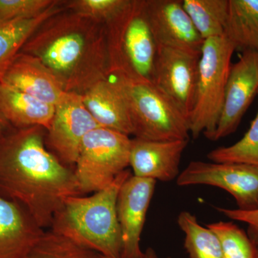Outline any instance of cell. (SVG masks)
<instances>
[{
  "label": "cell",
  "instance_id": "11",
  "mask_svg": "<svg viewBox=\"0 0 258 258\" xmlns=\"http://www.w3.org/2000/svg\"><path fill=\"white\" fill-rule=\"evenodd\" d=\"M258 93V53L244 51L231 66L221 113L210 140L216 142L236 132Z\"/></svg>",
  "mask_w": 258,
  "mask_h": 258
},
{
  "label": "cell",
  "instance_id": "25",
  "mask_svg": "<svg viewBox=\"0 0 258 258\" xmlns=\"http://www.w3.org/2000/svg\"><path fill=\"white\" fill-rule=\"evenodd\" d=\"M221 242L225 258H258L255 246L247 232L232 222H217L206 225Z\"/></svg>",
  "mask_w": 258,
  "mask_h": 258
},
{
  "label": "cell",
  "instance_id": "21",
  "mask_svg": "<svg viewBox=\"0 0 258 258\" xmlns=\"http://www.w3.org/2000/svg\"><path fill=\"white\" fill-rule=\"evenodd\" d=\"M183 5L203 40L225 35L229 0H183Z\"/></svg>",
  "mask_w": 258,
  "mask_h": 258
},
{
  "label": "cell",
  "instance_id": "6",
  "mask_svg": "<svg viewBox=\"0 0 258 258\" xmlns=\"http://www.w3.org/2000/svg\"><path fill=\"white\" fill-rule=\"evenodd\" d=\"M235 50L225 35L204 40L195 100L188 119L194 139L203 134L210 139L216 129Z\"/></svg>",
  "mask_w": 258,
  "mask_h": 258
},
{
  "label": "cell",
  "instance_id": "2",
  "mask_svg": "<svg viewBox=\"0 0 258 258\" xmlns=\"http://www.w3.org/2000/svg\"><path fill=\"white\" fill-rule=\"evenodd\" d=\"M20 52L41 61L66 92L83 95L110 76L106 25L66 8L45 20Z\"/></svg>",
  "mask_w": 258,
  "mask_h": 258
},
{
  "label": "cell",
  "instance_id": "15",
  "mask_svg": "<svg viewBox=\"0 0 258 258\" xmlns=\"http://www.w3.org/2000/svg\"><path fill=\"white\" fill-rule=\"evenodd\" d=\"M0 83L53 106L66 93L41 61L20 52L0 72Z\"/></svg>",
  "mask_w": 258,
  "mask_h": 258
},
{
  "label": "cell",
  "instance_id": "4",
  "mask_svg": "<svg viewBox=\"0 0 258 258\" xmlns=\"http://www.w3.org/2000/svg\"><path fill=\"white\" fill-rule=\"evenodd\" d=\"M106 28L110 75L152 83L158 46L148 21L146 0H129Z\"/></svg>",
  "mask_w": 258,
  "mask_h": 258
},
{
  "label": "cell",
  "instance_id": "24",
  "mask_svg": "<svg viewBox=\"0 0 258 258\" xmlns=\"http://www.w3.org/2000/svg\"><path fill=\"white\" fill-rule=\"evenodd\" d=\"M208 158L212 162L242 163L258 167V109L248 131L240 140L228 147L213 149L208 153Z\"/></svg>",
  "mask_w": 258,
  "mask_h": 258
},
{
  "label": "cell",
  "instance_id": "8",
  "mask_svg": "<svg viewBox=\"0 0 258 258\" xmlns=\"http://www.w3.org/2000/svg\"><path fill=\"white\" fill-rule=\"evenodd\" d=\"M180 186L208 185L225 190L238 210H258V167L242 163L191 161L176 178Z\"/></svg>",
  "mask_w": 258,
  "mask_h": 258
},
{
  "label": "cell",
  "instance_id": "14",
  "mask_svg": "<svg viewBox=\"0 0 258 258\" xmlns=\"http://www.w3.org/2000/svg\"><path fill=\"white\" fill-rule=\"evenodd\" d=\"M189 141L132 139L129 166L133 175L163 182L176 179L181 156Z\"/></svg>",
  "mask_w": 258,
  "mask_h": 258
},
{
  "label": "cell",
  "instance_id": "29",
  "mask_svg": "<svg viewBox=\"0 0 258 258\" xmlns=\"http://www.w3.org/2000/svg\"><path fill=\"white\" fill-rule=\"evenodd\" d=\"M10 123H8V120L5 119L4 117L0 113V136L3 135L5 132H6L7 128Z\"/></svg>",
  "mask_w": 258,
  "mask_h": 258
},
{
  "label": "cell",
  "instance_id": "27",
  "mask_svg": "<svg viewBox=\"0 0 258 258\" xmlns=\"http://www.w3.org/2000/svg\"><path fill=\"white\" fill-rule=\"evenodd\" d=\"M58 3V0H0V24L36 16Z\"/></svg>",
  "mask_w": 258,
  "mask_h": 258
},
{
  "label": "cell",
  "instance_id": "12",
  "mask_svg": "<svg viewBox=\"0 0 258 258\" xmlns=\"http://www.w3.org/2000/svg\"><path fill=\"white\" fill-rule=\"evenodd\" d=\"M156 184V180L130 175L120 186L116 203L122 240L120 258L144 257L141 235Z\"/></svg>",
  "mask_w": 258,
  "mask_h": 258
},
{
  "label": "cell",
  "instance_id": "23",
  "mask_svg": "<svg viewBox=\"0 0 258 258\" xmlns=\"http://www.w3.org/2000/svg\"><path fill=\"white\" fill-rule=\"evenodd\" d=\"M27 258H106L52 230L45 231Z\"/></svg>",
  "mask_w": 258,
  "mask_h": 258
},
{
  "label": "cell",
  "instance_id": "7",
  "mask_svg": "<svg viewBox=\"0 0 258 258\" xmlns=\"http://www.w3.org/2000/svg\"><path fill=\"white\" fill-rule=\"evenodd\" d=\"M129 136L98 127L85 137L74 170L82 195L105 189L129 166Z\"/></svg>",
  "mask_w": 258,
  "mask_h": 258
},
{
  "label": "cell",
  "instance_id": "10",
  "mask_svg": "<svg viewBox=\"0 0 258 258\" xmlns=\"http://www.w3.org/2000/svg\"><path fill=\"white\" fill-rule=\"evenodd\" d=\"M201 52L158 47L152 83L189 119Z\"/></svg>",
  "mask_w": 258,
  "mask_h": 258
},
{
  "label": "cell",
  "instance_id": "30",
  "mask_svg": "<svg viewBox=\"0 0 258 258\" xmlns=\"http://www.w3.org/2000/svg\"><path fill=\"white\" fill-rule=\"evenodd\" d=\"M143 258H160L158 255L157 252L154 250V249L152 248V247H149L146 249L145 252H144V257ZM165 258H171V257H167Z\"/></svg>",
  "mask_w": 258,
  "mask_h": 258
},
{
  "label": "cell",
  "instance_id": "13",
  "mask_svg": "<svg viewBox=\"0 0 258 258\" xmlns=\"http://www.w3.org/2000/svg\"><path fill=\"white\" fill-rule=\"evenodd\" d=\"M148 21L157 46L201 52L204 40L183 0H146Z\"/></svg>",
  "mask_w": 258,
  "mask_h": 258
},
{
  "label": "cell",
  "instance_id": "3",
  "mask_svg": "<svg viewBox=\"0 0 258 258\" xmlns=\"http://www.w3.org/2000/svg\"><path fill=\"white\" fill-rule=\"evenodd\" d=\"M131 174L125 169L109 186L88 197L64 200L48 230L64 236L106 258H120L121 234L116 203L123 183Z\"/></svg>",
  "mask_w": 258,
  "mask_h": 258
},
{
  "label": "cell",
  "instance_id": "5",
  "mask_svg": "<svg viewBox=\"0 0 258 258\" xmlns=\"http://www.w3.org/2000/svg\"><path fill=\"white\" fill-rule=\"evenodd\" d=\"M109 76L124 98L135 138L189 140L188 120L152 83Z\"/></svg>",
  "mask_w": 258,
  "mask_h": 258
},
{
  "label": "cell",
  "instance_id": "9",
  "mask_svg": "<svg viewBox=\"0 0 258 258\" xmlns=\"http://www.w3.org/2000/svg\"><path fill=\"white\" fill-rule=\"evenodd\" d=\"M98 127L81 95L66 92L55 105L45 144L62 164L71 167L76 164L85 137Z\"/></svg>",
  "mask_w": 258,
  "mask_h": 258
},
{
  "label": "cell",
  "instance_id": "20",
  "mask_svg": "<svg viewBox=\"0 0 258 258\" xmlns=\"http://www.w3.org/2000/svg\"><path fill=\"white\" fill-rule=\"evenodd\" d=\"M59 1L41 14L0 24V72L20 52L29 38L45 20L64 9Z\"/></svg>",
  "mask_w": 258,
  "mask_h": 258
},
{
  "label": "cell",
  "instance_id": "28",
  "mask_svg": "<svg viewBox=\"0 0 258 258\" xmlns=\"http://www.w3.org/2000/svg\"><path fill=\"white\" fill-rule=\"evenodd\" d=\"M216 209L217 211L230 220L243 222L247 225V235L253 242L258 252V210L254 211H242L238 209Z\"/></svg>",
  "mask_w": 258,
  "mask_h": 258
},
{
  "label": "cell",
  "instance_id": "19",
  "mask_svg": "<svg viewBox=\"0 0 258 258\" xmlns=\"http://www.w3.org/2000/svg\"><path fill=\"white\" fill-rule=\"evenodd\" d=\"M225 36L236 50L258 53V0H229Z\"/></svg>",
  "mask_w": 258,
  "mask_h": 258
},
{
  "label": "cell",
  "instance_id": "16",
  "mask_svg": "<svg viewBox=\"0 0 258 258\" xmlns=\"http://www.w3.org/2000/svg\"><path fill=\"white\" fill-rule=\"evenodd\" d=\"M45 230L25 209L0 196V258H27Z\"/></svg>",
  "mask_w": 258,
  "mask_h": 258
},
{
  "label": "cell",
  "instance_id": "18",
  "mask_svg": "<svg viewBox=\"0 0 258 258\" xmlns=\"http://www.w3.org/2000/svg\"><path fill=\"white\" fill-rule=\"evenodd\" d=\"M55 106L0 83V113L17 128L50 127Z\"/></svg>",
  "mask_w": 258,
  "mask_h": 258
},
{
  "label": "cell",
  "instance_id": "1",
  "mask_svg": "<svg viewBox=\"0 0 258 258\" xmlns=\"http://www.w3.org/2000/svg\"><path fill=\"white\" fill-rule=\"evenodd\" d=\"M46 133L37 125L0 136V196L25 209L43 230L66 199L83 196L74 169L47 149Z\"/></svg>",
  "mask_w": 258,
  "mask_h": 258
},
{
  "label": "cell",
  "instance_id": "17",
  "mask_svg": "<svg viewBox=\"0 0 258 258\" xmlns=\"http://www.w3.org/2000/svg\"><path fill=\"white\" fill-rule=\"evenodd\" d=\"M81 96L85 106L100 127L132 135L126 103L110 76L93 85Z\"/></svg>",
  "mask_w": 258,
  "mask_h": 258
},
{
  "label": "cell",
  "instance_id": "26",
  "mask_svg": "<svg viewBox=\"0 0 258 258\" xmlns=\"http://www.w3.org/2000/svg\"><path fill=\"white\" fill-rule=\"evenodd\" d=\"M129 0H71L64 1L66 10L105 24L124 10Z\"/></svg>",
  "mask_w": 258,
  "mask_h": 258
},
{
  "label": "cell",
  "instance_id": "22",
  "mask_svg": "<svg viewBox=\"0 0 258 258\" xmlns=\"http://www.w3.org/2000/svg\"><path fill=\"white\" fill-rule=\"evenodd\" d=\"M177 224L184 232V247L189 258H225L216 234L200 225L191 212H180Z\"/></svg>",
  "mask_w": 258,
  "mask_h": 258
}]
</instances>
